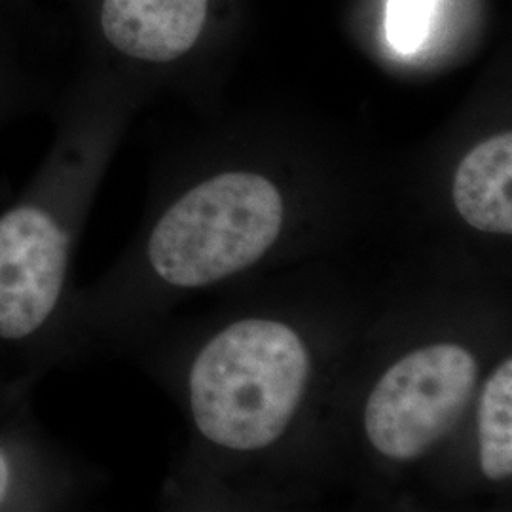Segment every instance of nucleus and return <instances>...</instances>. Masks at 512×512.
Here are the masks:
<instances>
[{
  "label": "nucleus",
  "mask_w": 512,
  "mask_h": 512,
  "mask_svg": "<svg viewBox=\"0 0 512 512\" xmlns=\"http://www.w3.org/2000/svg\"><path fill=\"white\" fill-rule=\"evenodd\" d=\"M65 268L67 238L50 215L18 207L0 219V338H25L46 323Z\"/></svg>",
  "instance_id": "nucleus-4"
},
{
  "label": "nucleus",
  "mask_w": 512,
  "mask_h": 512,
  "mask_svg": "<svg viewBox=\"0 0 512 512\" xmlns=\"http://www.w3.org/2000/svg\"><path fill=\"white\" fill-rule=\"evenodd\" d=\"M8 484H10V467H8L6 456L0 452V503H2L4 497H6Z\"/></svg>",
  "instance_id": "nucleus-9"
},
{
  "label": "nucleus",
  "mask_w": 512,
  "mask_h": 512,
  "mask_svg": "<svg viewBox=\"0 0 512 512\" xmlns=\"http://www.w3.org/2000/svg\"><path fill=\"white\" fill-rule=\"evenodd\" d=\"M285 207L262 175L234 171L194 186L165 213L148 241L154 272L198 289L253 266L279 238Z\"/></svg>",
  "instance_id": "nucleus-2"
},
{
  "label": "nucleus",
  "mask_w": 512,
  "mask_h": 512,
  "mask_svg": "<svg viewBox=\"0 0 512 512\" xmlns=\"http://www.w3.org/2000/svg\"><path fill=\"white\" fill-rule=\"evenodd\" d=\"M512 135L499 133L459 162L452 200L459 217L486 234H512Z\"/></svg>",
  "instance_id": "nucleus-6"
},
{
  "label": "nucleus",
  "mask_w": 512,
  "mask_h": 512,
  "mask_svg": "<svg viewBox=\"0 0 512 512\" xmlns=\"http://www.w3.org/2000/svg\"><path fill=\"white\" fill-rule=\"evenodd\" d=\"M209 0H101L99 29L112 50L135 61L169 63L202 35Z\"/></svg>",
  "instance_id": "nucleus-5"
},
{
  "label": "nucleus",
  "mask_w": 512,
  "mask_h": 512,
  "mask_svg": "<svg viewBox=\"0 0 512 512\" xmlns=\"http://www.w3.org/2000/svg\"><path fill=\"white\" fill-rule=\"evenodd\" d=\"M439 0H387L385 37L401 54L418 52L427 40Z\"/></svg>",
  "instance_id": "nucleus-8"
},
{
  "label": "nucleus",
  "mask_w": 512,
  "mask_h": 512,
  "mask_svg": "<svg viewBox=\"0 0 512 512\" xmlns=\"http://www.w3.org/2000/svg\"><path fill=\"white\" fill-rule=\"evenodd\" d=\"M476 378L473 353L454 342L406 353L368 395L365 431L372 448L393 461L429 452L471 403Z\"/></svg>",
  "instance_id": "nucleus-3"
},
{
  "label": "nucleus",
  "mask_w": 512,
  "mask_h": 512,
  "mask_svg": "<svg viewBox=\"0 0 512 512\" xmlns=\"http://www.w3.org/2000/svg\"><path fill=\"white\" fill-rule=\"evenodd\" d=\"M478 456L486 478L512 473V361L507 357L484 385L478 403Z\"/></svg>",
  "instance_id": "nucleus-7"
},
{
  "label": "nucleus",
  "mask_w": 512,
  "mask_h": 512,
  "mask_svg": "<svg viewBox=\"0 0 512 512\" xmlns=\"http://www.w3.org/2000/svg\"><path fill=\"white\" fill-rule=\"evenodd\" d=\"M310 355L281 321L243 319L205 344L190 370V408L205 439L255 452L281 439L304 399Z\"/></svg>",
  "instance_id": "nucleus-1"
}]
</instances>
